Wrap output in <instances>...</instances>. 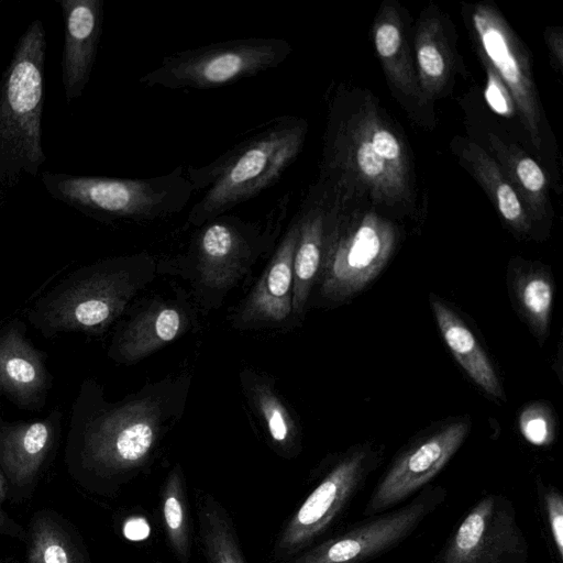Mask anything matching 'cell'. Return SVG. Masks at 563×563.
I'll return each mask as SVG.
<instances>
[{
	"instance_id": "obj_1",
	"label": "cell",
	"mask_w": 563,
	"mask_h": 563,
	"mask_svg": "<svg viewBox=\"0 0 563 563\" xmlns=\"http://www.w3.org/2000/svg\"><path fill=\"white\" fill-rule=\"evenodd\" d=\"M190 385L189 373L169 375L109 401L99 382L84 379L66 437L69 474L95 493H117L154 461L163 440L181 419Z\"/></svg>"
},
{
	"instance_id": "obj_2",
	"label": "cell",
	"mask_w": 563,
	"mask_h": 563,
	"mask_svg": "<svg viewBox=\"0 0 563 563\" xmlns=\"http://www.w3.org/2000/svg\"><path fill=\"white\" fill-rule=\"evenodd\" d=\"M157 274L150 253L115 256L69 273L29 309V322L46 339L62 333L102 334Z\"/></svg>"
},
{
	"instance_id": "obj_3",
	"label": "cell",
	"mask_w": 563,
	"mask_h": 563,
	"mask_svg": "<svg viewBox=\"0 0 563 563\" xmlns=\"http://www.w3.org/2000/svg\"><path fill=\"white\" fill-rule=\"evenodd\" d=\"M288 203L285 196L264 221L224 213L203 223L184 253L157 260V274L179 276L197 305L218 309L258 260L275 250Z\"/></svg>"
},
{
	"instance_id": "obj_4",
	"label": "cell",
	"mask_w": 563,
	"mask_h": 563,
	"mask_svg": "<svg viewBox=\"0 0 563 563\" xmlns=\"http://www.w3.org/2000/svg\"><path fill=\"white\" fill-rule=\"evenodd\" d=\"M306 132L302 119L278 117L209 164L189 166L188 180L195 192H203L190 208L187 224L198 228L274 186L301 152Z\"/></svg>"
},
{
	"instance_id": "obj_5",
	"label": "cell",
	"mask_w": 563,
	"mask_h": 563,
	"mask_svg": "<svg viewBox=\"0 0 563 563\" xmlns=\"http://www.w3.org/2000/svg\"><path fill=\"white\" fill-rule=\"evenodd\" d=\"M290 53V43L283 38L223 41L167 55L139 80L145 87L213 89L275 68Z\"/></svg>"
},
{
	"instance_id": "obj_6",
	"label": "cell",
	"mask_w": 563,
	"mask_h": 563,
	"mask_svg": "<svg viewBox=\"0 0 563 563\" xmlns=\"http://www.w3.org/2000/svg\"><path fill=\"white\" fill-rule=\"evenodd\" d=\"M59 195L93 212L134 222L155 221L181 212L195 194L184 167L150 178L65 177Z\"/></svg>"
},
{
	"instance_id": "obj_7",
	"label": "cell",
	"mask_w": 563,
	"mask_h": 563,
	"mask_svg": "<svg viewBox=\"0 0 563 563\" xmlns=\"http://www.w3.org/2000/svg\"><path fill=\"white\" fill-rule=\"evenodd\" d=\"M45 46L43 25L33 21L16 46L0 99V139L35 166L44 159L41 114Z\"/></svg>"
},
{
	"instance_id": "obj_8",
	"label": "cell",
	"mask_w": 563,
	"mask_h": 563,
	"mask_svg": "<svg viewBox=\"0 0 563 563\" xmlns=\"http://www.w3.org/2000/svg\"><path fill=\"white\" fill-rule=\"evenodd\" d=\"M368 448L344 454L296 509L277 536L273 556L289 561L307 550L342 512L373 466Z\"/></svg>"
},
{
	"instance_id": "obj_9",
	"label": "cell",
	"mask_w": 563,
	"mask_h": 563,
	"mask_svg": "<svg viewBox=\"0 0 563 563\" xmlns=\"http://www.w3.org/2000/svg\"><path fill=\"white\" fill-rule=\"evenodd\" d=\"M528 543L511 503L489 494L467 512L439 563H527Z\"/></svg>"
},
{
	"instance_id": "obj_10",
	"label": "cell",
	"mask_w": 563,
	"mask_h": 563,
	"mask_svg": "<svg viewBox=\"0 0 563 563\" xmlns=\"http://www.w3.org/2000/svg\"><path fill=\"white\" fill-rule=\"evenodd\" d=\"M444 496L445 490L441 487L428 488L396 511L367 520L307 549L288 563H363L407 538Z\"/></svg>"
},
{
	"instance_id": "obj_11",
	"label": "cell",
	"mask_w": 563,
	"mask_h": 563,
	"mask_svg": "<svg viewBox=\"0 0 563 563\" xmlns=\"http://www.w3.org/2000/svg\"><path fill=\"white\" fill-rule=\"evenodd\" d=\"M391 241L378 227L365 223L347 235L327 230L322 266L316 287L325 303L343 302L363 290L385 266Z\"/></svg>"
},
{
	"instance_id": "obj_12",
	"label": "cell",
	"mask_w": 563,
	"mask_h": 563,
	"mask_svg": "<svg viewBox=\"0 0 563 563\" xmlns=\"http://www.w3.org/2000/svg\"><path fill=\"white\" fill-rule=\"evenodd\" d=\"M468 431L466 420H456L410 444L374 488L364 515L389 509L429 483L455 454Z\"/></svg>"
},
{
	"instance_id": "obj_13",
	"label": "cell",
	"mask_w": 563,
	"mask_h": 563,
	"mask_svg": "<svg viewBox=\"0 0 563 563\" xmlns=\"http://www.w3.org/2000/svg\"><path fill=\"white\" fill-rule=\"evenodd\" d=\"M297 218L288 224L260 278L229 316L239 331L290 329L298 324L292 309Z\"/></svg>"
},
{
	"instance_id": "obj_14",
	"label": "cell",
	"mask_w": 563,
	"mask_h": 563,
	"mask_svg": "<svg viewBox=\"0 0 563 563\" xmlns=\"http://www.w3.org/2000/svg\"><path fill=\"white\" fill-rule=\"evenodd\" d=\"M196 321L197 311L186 292L153 298L115 332L107 355L118 364H134L180 339Z\"/></svg>"
},
{
	"instance_id": "obj_15",
	"label": "cell",
	"mask_w": 563,
	"mask_h": 563,
	"mask_svg": "<svg viewBox=\"0 0 563 563\" xmlns=\"http://www.w3.org/2000/svg\"><path fill=\"white\" fill-rule=\"evenodd\" d=\"M47 354L26 336V325L12 319L0 328V398L23 410L40 411L46 405L53 377Z\"/></svg>"
},
{
	"instance_id": "obj_16",
	"label": "cell",
	"mask_w": 563,
	"mask_h": 563,
	"mask_svg": "<svg viewBox=\"0 0 563 563\" xmlns=\"http://www.w3.org/2000/svg\"><path fill=\"white\" fill-rule=\"evenodd\" d=\"M63 411L55 407L44 418L7 421L0 413V468L12 488L32 486L57 446Z\"/></svg>"
},
{
	"instance_id": "obj_17",
	"label": "cell",
	"mask_w": 563,
	"mask_h": 563,
	"mask_svg": "<svg viewBox=\"0 0 563 563\" xmlns=\"http://www.w3.org/2000/svg\"><path fill=\"white\" fill-rule=\"evenodd\" d=\"M63 84L67 101L80 96L92 69L102 21L101 0H64Z\"/></svg>"
},
{
	"instance_id": "obj_18",
	"label": "cell",
	"mask_w": 563,
	"mask_h": 563,
	"mask_svg": "<svg viewBox=\"0 0 563 563\" xmlns=\"http://www.w3.org/2000/svg\"><path fill=\"white\" fill-rule=\"evenodd\" d=\"M239 377L246 402L263 427L269 445L284 457L297 455L301 450L300 426L278 393L275 379L249 367L243 368Z\"/></svg>"
},
{
	"instance_id": "obj_19",
	"label": "cell",
	"mask_w": 563,
	"mask_h": 563,
	"mask_svg": "<svg viewBox=\"0 0 563 563\" xmlns=\"http://www.w3.org/2000/svg\"><path fill=\"white\" fill-rule=\"evenodd\" d=\"M430 305L445 344L465 373L485 393L505 400L493 363L472 330L443 299L431 294Z\"/></svg>"
},
{
	"instance_id": "obj_20",
	"label": "cell",
	"mask_w": 563,
	"mask_h": 563,
	"mask_svg": "<svg viewBox=\"0 0 563 563\" xmlns=\"http://www.w3.org/2000/svg\"><path fill=\"white\" fill-rule=\"evenodd\" d=\"M298 239L294 254L292 309L297 322H301L310 303L312 291L320 275L327 225L324 218L313 210L296 216Z\"/></svg>"
},
{
	"instance_id": "obj_21",
	"label": "cell",
	"mask_w": 563,
	"mask_h": 563,
	"mask_svg": "<svg viewBox=\"0 0 563 563\" xmlns=\"http://www.w3.org/2000/svg\"><path fill=\"white\" fill-rule=\"evenodd\" d=\"M27 563H89L79 538L56 514L40 511L29 530Z\"/></svg>"
},
{
	"instance_id": "obj_22",
	"label": "cell",
	"mask_w": 563,
	"mask_h": 563,
	"mask_svg": "<svg viewBox=\"0 0 563 563\" xmlns=\"http://www.w3.org/2000/svg\"><path fill=\"white\" fill-rule=\"evenodd\" d=\"M197 517L207 563H246L232 520L208 493H197Z\"/></svg>"
},
{
	"instance_id": "obj_23",
	"label": "cell",
	"mask_w": 563,
	"mask_h": 563,
	"mask_svg": "<svg viewBox=\"0 0 563 563\" xmlns=\"http://www.w3.org/2000/svg\"><path fill=\"white\" fill-rule=\"evenodd\" d=\"M511 295L518 310L539 340L547 338L554 299L552 277L542 268L511 274Z\"/></svg>"
},
{
	"instance_id": "obj_24",
	"label": "cell",
	"mask_w": 563,
	"mask_h": 563,
	"mask_svg": "<svg viewBox=\"0 0 563 563\" xmlns=\"http://www.w3.org/2000/svg\"><path fill=\"white\" fill-rule=\"evenodd\" d=\"M162 520L166 538L180 563L191 555V534L183 468L176 464L168 473L161 492Z\"/></svg>"
},
{
	"instance_id": "obj_25",
	"label": "cell",
	"mask_w": 563,
	"mask_h": 563,
	"mask_svg": "<svg viewBox=\"0 0 563 563\" xmlns=\"http://www.w3.org/2000/svg\"><path fill=\"white\" fill-rule=\"evenodd\" d=\"M476 25L481 33L487 55L499 69L503 77L509 84H518L520 80L518 66L511 54H509L508 47L500 32L493 27L484 29L477 20Z\"/></svg>"
},
{
	"instance_id": "obj_26",
	"label": "cell",
	"mask_w": 563,
	"mask_h": 563,
	"mask_svg": "<svg viewBox=\"0 0 563 563\" xmlns=\"http://www.w3.org/2000/svg\"><path fill=\"white\" fill-rule=\"evenodd\" d=\"M519 427L523 437L537 445L548 443L553 437V419L550 412L539 404L521 412Z\"/></svg>"
},
{
	"instance_id": "obj_27",
	"label": "cell",
	"mask_w": 563,
	"mask_h": 563,
	"mask_svg": "<svg viewBox=\"0 0 563 563\" xmlns=\"http://www.w3.org/2000/svg\"><path fill=\"white\" fill-rule=\"evenodd\" d=\"M545 509L552 539L559 556L563 558V498L561 493L549 488L544 494Z\"/></svg>"
},
{
	"instance_id": "obj_28",
	"label": "cell",
	"mask_w": 563,
	"mask_h": 563,
	"mask_svg": "<svg viewBox=\"0 0 563 563\" xmlns=\"http://www.w3.org/2000/svg\"><path fill=\"white\" fill-rule=\"evenodd\" d=\"M400 41L399 30L393 24H383L375 35L376 49L383 57L395 55L400 46Z\"/></svg>"
},
{
	"instance_id": "obj_29",
	"label": "cell",
	"mask_w": 563,
	"mask_h": 563,
	"mask_svg": "<svg viewBox=\"0 0 563 563\" xmlns=\"http://www.w3.org/2000/svg\"><path fill=\"white\" fill-rule=\"evenodd\" d=\"M356 159L361 170L367 176L375 177L384 172L385 159L374 151L369 142L360 145Z\"/></svg>"
},
{
	"instance_id": "obj_30",
	"label": "cell",
	"mask_w": 563,
	"mask_h": 563,
	"mask_svg": "<svg viewBox=\"0 0 563 563\" xmlns=\"http://www.w3.org/2000/svg\"><path fill=\"white\" fill-rule=\"evenodd\" d=\"M517 174L523 186L530 191H539L544 186V175L531 158H523L517 165Z\"/></svg>"
},
{
	"instance_id": "obj_31",
	"label": "cell",
	"mask_w": 563,
	"mask_h": 563,
	"mask_svg": "<svg viewBox=\"0 0 563 563\" xmlns=\"http://www.w3.org/2000/svg\"><path fill=\"white\" fill-rule=\"evenodd\" d=\"M498 208L505 219L509 221L517 220L521 214V206L514 189L503 184L497 189Z\"/></svg>"
},
{
	"instance_id": "obj_32",
	"label": "cell",
	"mask_w": 563,
	"mask_h": 563,
	"mask_svg": "<svg viewBox=\"0 0 563 563\" xmlns=\"http://www.w3.org/2000/svg\"><path fill=\"white\" fill-rule=\"evenodd\" d=\"M418 60L422 70L430 77H439L444 70L443 57L433 45L421 46Z\"/></svg>"
},
{
	"instance_id": "obj_33",
	"label": "cell",
	"mask_w": 563,
	"mask_h": 563,
	"mask_svg": "<svg viewBox=\"0 0 563 563\" xmlns=\"http://www.w3.org/2000/svg\"><path fill=\"white\" fill-rule=\"evenodd\" d=\"M369 143L374 151L384 159H396L400 154V147L396 137L388 131H376Z\"/></svg>"
},
{
	"instance_id": "obj_34",
	"label": "cell",
	"mask_w": 563,
	"mask_h": 563,
	"mask_svg": "<svg viewBox=\"0 0 563 563\" xmlns=\"http://www.w3.org/2000/svg\"><path fill=\"white\" fill-rule=\"evenodd\" d=\"M8 483L0 468V536H12L24 540V532L4 511L3 503L7 497Z\"/></svg>"
},
{
	"instance_id": "obj_35",
	"label": "cell",
	"mask_w": 563,
	"mask_h": 563,
	"mask_svg": "<svg viewBox=\"0 0 563 563\" xmlns=\"http://www.w3.org/2000/svg\"><path fill=\"white\" fill-rule=\"evenodd\" d=\"M485 97L489 107L498 114H507L509 109L504 97L500 87L496 79L492 77L488 80L487 88L485 90Z\"/></svg>"
},
{
	"instance_id": "obj_36",
	"label": "cell",
	"mask_w": 563,
	"mask_h": 563,
	"mask_svg": "<svg viewBox=\"0 0 563 563\" xmlns=\"http://www.w3.org/2000/svg\"><path fill=\"white\" fill-rule=\"evenodd\" d=\"M122 531L126 539L141 541L148 537L150 526L144 518L132 517L125 520Z\"/></svg>"
},
{
	"instance_id": "obj_37",
	"label": "cell",
	"mask_w": 563,
	"mask_h": 563,
	"mask_svg": "<svg viewBox=\"0 0 563 563\" xmlns=\"http://www.w3.org/2000/svg\"><path fill=\"white\" fill-rule=\"evenodd\" d=\"M154 563H162L161 561H155Z\"/></svg>"
},
{
	"instance_id": "obj_38",
	"label": "cell",
	"mask_w": 563,
	"mask_h": 563,
	"mask_svg": "<svg viewBox=\"0 0 563 563\" xmlns=\"http://www.w3.org/2000/svg\"><path fill=\"white\" fill-rule=\"evenodd\" d=\"M0 563H2V562H0Z\"/></svg>"
}]
</instances>
